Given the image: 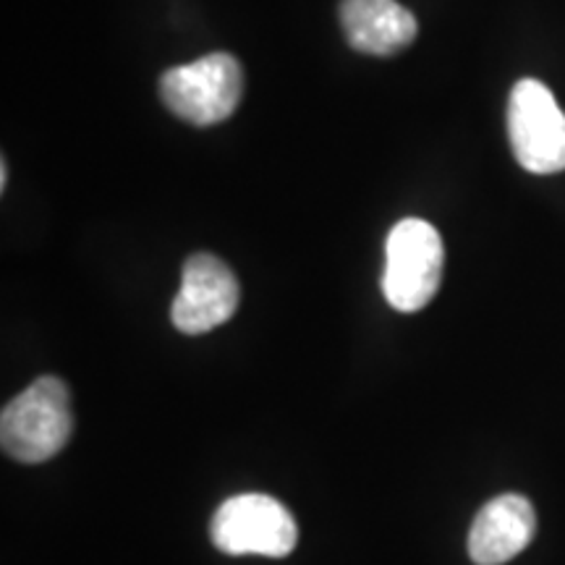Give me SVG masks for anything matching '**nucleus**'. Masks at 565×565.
Returning a JSON list of instances; mask_svg holds the SVG:
<instances>
[{
	"mask_svg": "<svg viewBox=\"0 0 565 565\" xmlns=\"http://www.w3.org/2000/svg\"><path fill=\"white\" fill-rule=\"evenodd\" d=\"M71 433L74 414L68 387L53 374L34 380L3 406L0 416V445L6 456L21 463L51 461L66 448Z\"/></svg>",
	"mask_w": 565,
	"mask_h": 565,
	"instance_id": "obj_1",
	"label": "nucleus"
},
{
	"mask_svg": "<svg viewBox=\"0 0 565 565\" xmlns=\"http://www.w3.org/2000/svg\"><path fill=\"white\" fill-rule=\"evenodd\" d=\"M166 108L192 126L223 124L244 97V68L228 53H210L160 76Z\"/></svg>",
	"mask_w": 565,
	"mask_h": 565,
	"instance_id": "obj_2",
	"label": "nucleus"
},
{
	"mask_svg": "<svg viewBox=\"0 0 565 565\" xmlns=\"http://www.w3.org/2000/svg\"><path fill=\"white\" fill-rule=\"evenodd\" d=\"M445 249L435 225L419 217L395 223L385 242L383 294L398 312H419L435 299L443 280Z\"/></svg>",
	"mask_w": 565,
	"mask_h": 565,
	"instance_id": "obj_3",
	"label": "nucleus"
},
{
	"mask_svg": "<svg viewBox=\"0 0 565 565\" xmlns=\"http://www.w3.org/2000/svg\"><path fill=\"white\" fill-rule=\"evenodd\" d=\"M508 139L529 173L565 171V113L540 79L515 82L508 97Z\"/></svg>",
	"mask_w": 565,
	"mask_h": 565,
	"instance_id": "obj_4",
	"label": "nucleus"
},
{
	"mask_svg": "<svg viewBox=\"0 0 565 565\" xmlns=\"http://www.w3.org/2000/svg\"><path fill=\"white\" fill-rule=\"evenodd\" d=\"M210 532L215 547L228 555L286 557L299 540L294 515L267 494H236L225 500Z\"/></svg>",
	"mask_w": 565,
	"mask_h": 565,
	"instance_id": "obj_5",
	"label": "nucleus"
},
{
	"mask_svg": "<svg viewBox=\"0 0 565 565\" xmlns=\"http://www.w3.org/2000/svg\"><path fill=\"white\" fill-rule=\"evenodd\" d=\"M242 301L236 275L215 254H192L183 265L181 291L175 294L171 320L181 333L202 335L236 315Z\"/></svg>",
	"mask_w": 565,
	"mask_h": 565,
	"instance_id": "obj_6",
	"label": "nucleus"
},
{
	"mask_svg": "<svg viewBox=\"0 0 565 565\" xmlns=\"http://www.w3.org/2000/svg\"><path fill=\"white\" fill-rule=\"evenodd\" d=\"M536 513L521 494H500L477 513L469 532V557L477 565H503L532 545Z\"/></svg>",
	"mask_w": 565,
	"mask_h": 565,
	"instance_id": "obj_7",
	"label": "nucleus"
},
{
	"mask_svg": "<svg viewBox=\"0 0 565 565\" xmlns=\"http://www.w3.org/2000/svg\"><path fill=\"white\" fill-rule=\"evenodd\" d=\"M341 26L353 51L374 58L406 51L419 32L414 13L398 0H343Z\"/></svg>",
	"mask_w": 565,
	"mask_h": 565,
	"instance_id": "obj_8",
	"label": "nucleus"
},
{
	"mask_svg": "<svg viewBox=\"0 0 565 565\" xmlns=\"http://www.w3.org/2000/svg\"><path fill=\"white\" fill-rule=\"evenodd\" d=\"M6 186H9V162L0 160V192H6Z\"/></svg>",
	"mask_w": 565,
	"mask_h": 565,
	"instance_id": "obj_9",
	"label": "nucleus"
}]
</instances>
